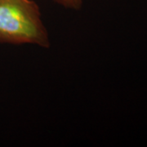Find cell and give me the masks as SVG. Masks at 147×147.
I'll list each match as a JSON object with an SVG mask.
<instances>
[{"instance_id":"obj_1","label":"cell","mask_w":147,"mask_h":147,"mask_svg":"<svg viewBox=\"0 0 147 147\" xmlns=\"http://www.w3.org/2000/svg\"><path fill=\"white\" fill-rule=\"evenodd\" d=\"M0 42L49 47L39 7L32 0H0Z\"/></svg>"},{"instance_id":"obj_2","label":"cell","mask_w":147,"mask_h":147,"mask_svg":"<svg viewBox=\"0 0 147 147\" xmlns=\"http://www.w3.org/2000/svg\"><path fill=\"white\" fill-rule=\"evenodd\" d=\"M53 1L66 8H71L74 10L80 9L83 4V0H53Z\"/></svg>"}]
</instances>
